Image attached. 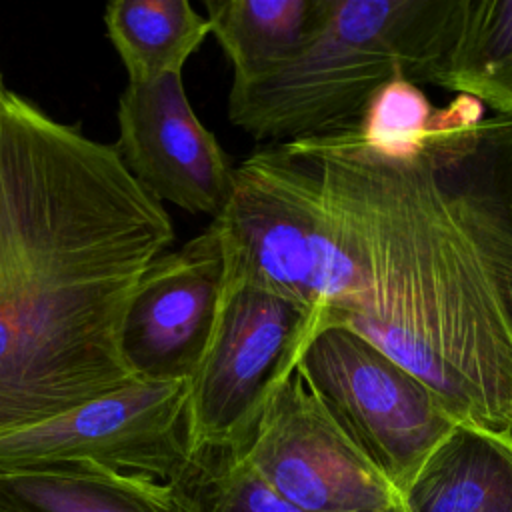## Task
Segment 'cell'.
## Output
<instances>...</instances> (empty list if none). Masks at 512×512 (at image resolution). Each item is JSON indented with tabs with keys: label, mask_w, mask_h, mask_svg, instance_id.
Returning a JSON list of instances; mask_svg holds the SVG:
<instances>
[{
	"label": "cell",
	"mask_w": 512,
	"mask_h": 512,
	"mask_svg": "<svg viewBox=\"0 0 512 512\" xmlns=\"http://www.w3.org/2000/svg\"><path fill=\"white\" fill-rule=\"evenodd\" d=\"M358 270L338 324L410 370L466 430L512 438V118L456 94L412 156L360 130L294 140Z\"/></svg>",
	"instance_id": "obj_1"
},
{
	"label": "cell",
	"mask_w": 512,
	"mask_h": 512,
	"mask_svg": "<svg viewBox=\"0 0 512 512\" xmlns=\"http://www.w3.org/2000/svg\"><path fill=\"white\" fill-rule=\"evenodd\" d=\"M172 242L170 214L114 144L0 78V434L138 380L122 326Z\"/></svg>",
	"instance_id": "obj_2"
},
{
	"label": "cell",
	"mask_w": 512,
	"mask_h": 512,
	"mask_svg": "<svg viewBox=\"0 0 512 512\" xmlns=\"http://www.w3.org/2000/svg\"><path fill=\"white\" fill-rule=\"evenodd\" d=\"M454 12L456 0H326L316 32L288 62L232 84L228 120L266 144L360 130L386 84H430Z\"/></svg>",
	"instance_id": "obj_3"
},
{
	"label": "cell",
	"mask_w": 512,
	"mask_h": 512,
	"mask_svg": "<svg viewBox=\"0 0 512 512\" xmlns=\"http://www.w3.org/2000/svg\"><path fill=\"white\" fill-rule=\"evenodd\" d=\"M210 224L220 234L226 278L304 312L298 360L352 308L358 270L328 228L314 164L292 142L264 144L236 164L232 194Z\"/></svg>",
	"instance_id": "obj_4"
},
{
	"label": "cell",
	"mask_w": 512,
	"mask_h": 512,
	"mask_svg": "<svg viewBox=\"0 0 512 512\" xmlns=\"http://www.w3.org/2000/svg\"><path fill=\"white\" fill-rule=\"evenodd\" d=\"M296 368L400 496L460 428L422 380L348 328L320 332Z\"/></svg>",
	"instance_id": "obj_5"
},
{
	"label": "cell",
	"mask_w": 512,
	"mask_h": 512,
	"mask_svg": "<svg viewBox=\"0 0 512 512\" xmlns=\"http://www.w3.org/2000/svg\"><path fill=\"white\" fill-rule=\"evenodd\" d=\"M306 316L292 302L226 278L208 348L188 380L190 458L230 448L298 364Z\"/></svg>",
	"instance_id": "obj_6"
},
{
	"label": "cell",
	"mask_w": 512,
	"mask_h": 512,
	"mask_svg": "<svg viewBox=\"0 0 512 512\" xmlns=\"http://www.w3.org/2000/svg\"><path fill=\"white\" fill-rule=\"evenodd\" d=\"M188 380H134L0 434V472L94 462L176 482L190 466Z\"/></svg>",
	"instance_id": "obj_7"
},
{
	"label": "cell",
	"mask_w": 512,
	"mask_h": 512,
	"mask_svg": "<svg viewBox=\"0 0 512 512\" xmlns=\"http://www.w3.org/2000/svg\"><path fill=\"white\" fill-rule=\"evenodd\" d=\"M224 450V448H222ZM304 512H402V496L294 368L230 446Z\"/></svg>",
	"instance_id": "obj_8"
},
{
	"label": "cell",
	"mask_w": 512,
	"mask_h": 512,
	"mask_svg": "<svg viewBox=\"0 0 512 512\" xmlns=\"http://www.w3.org/2000/svg\"><path fill=\"white\" fill-rule=\"evenodd\" d=\"M116 120L114 148L150 196L196 216L222 214L236 166L194 114L182 76L128 84Z\"/></svg>",
	"instance_id": "obj_9"
},
{
	"label": "cell",
	"mask_w": 512,
	"mask_h": 512,
	"mask_svg": "<svg viewBox=\"0 0 512 512\" xmlns=\"http://www.w3.org/2000/svg\"><path fill=\"white\" fill-rule=\"evenodd\" d=\"M224 250L214 224L142 274L122 326V354L138 380H190L212 338Z\"/></svg>",
	"instance_id": "obj_10"
},
{
	"label": "cell",
	"mask_w": 512,
	"mask_h": 512,
	"mask_svg": "<svg viewBox=\"0 0 512 512\" xmlns=\"http://www.w3.org/2000/svg\"><path fill=\"white\" fill-rule=\"evenodd\" d=\"M0 512H196L176 482L78 462L0 472Z\"/></svg>",
	"instance_id": "obj_11"
},
{
	"label": "cell",
	"mask_w": 512,
	"mask_h": 512,
	"mask_svg": "<svg viewBox=\"0 0 512 512\" xmlns=\"http://www.w3.org/2000/svg\"><path fill=\"white\" fill-rule=\"evenodd\" d=\"M402 512H512V438L458 428L402 494Z\"/></svg>",
	"instance_id": "obj_12"
},
{
	"label": "cell",
	"mask_w": 512,
	"mask_h": 512,
	"mask_svg": "<svg viewBox=\"0 0 512 512\" xmlns=\"http://www.w3.org/2000/svg\"><path fill=\"white\" fill-rule=\"evenodd\" d=\"M210 34L248 84L288 62L316 32L326 0H206Z\"/></svg>",
	"instance_id": "obj_13"
},
{
	"label": "cell",
	"mask_w": 512,
	"mask_h": 512,
	"mask_svg": "<svg viewBox=\"0 0 512 512\" xmlns=\"http://www.w3.org/2000/svg\"><path fill=\"white\" fill-rule=\"evenodd\" d=\"M430 84L512 118V0H456L448 44Z\"/></svg>",
	"instance_id": "obj_14"
},
{
	"label": "cell",
	"mask_w": 512,
	"mask_h": 512,
	"mask_svg": "<svg viewBox=\"0 0 512 512\" xmlns=\"http://www.w3.org/2000/svg\"><path fill=\"white\" fill-rule=\"evenodd\" d=\"M104 26L128 84L182 76L184 64L210 34L208 18L188 0H114L104 8Z\"/></svg>",
	"instance_id": "obj_15"
},
{
	"label": "cell",
	"mask_w": 512,
	"mask_h": 512,
	"mask_svg": "<svg viewBox=\"0 0 512 512\" xmlns=\"http://www.w3.org/2000/svg\"><path fill=\"white\" fill-rule=\"evenodd\" d=\"M176 484L190 496L196 512H304L230 448L192 458Z\"/></svg>",
	"instance_id": "obj_16"
},
{
	"label": "cell",
	"mask_w": 512,
	"mask_h": 512,
	"mask_svg": "<svg viewBox=\"0 0 512 512\" xmlns=\"http://www.w3.org/2000/svg\"><path fill=\"white\" fill-rule=\"evenodd\" d=\"M434 112L436 108L418 84L394 80L372 98L360 138L380 154L412 156L424 146Z\"/></svg>",
	"instance_id": "obj_17"
}]
</instances>
